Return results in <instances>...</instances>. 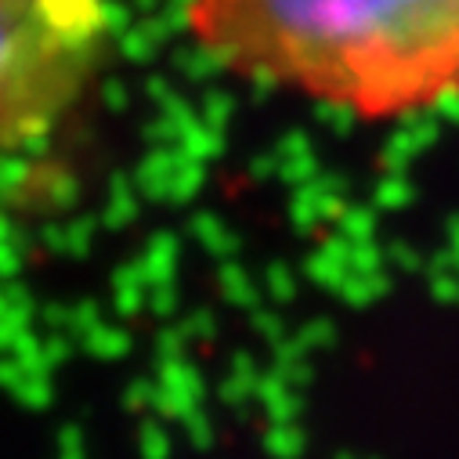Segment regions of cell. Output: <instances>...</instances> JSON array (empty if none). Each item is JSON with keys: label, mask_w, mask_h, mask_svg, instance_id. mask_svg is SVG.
Here are the masks:
<instances>
[{"label": "cell", "mask_w": 459, "mask_h": 459, "mask_svg": "<svg viewBox=\"0 0 459 459\" xmlns=\"http://www.w3.org/2000/svg\"><path fill=\"white\" fill-rule=\"evenodd\" d=\"M185 30L224 73L366 124L459 101V0H188Z\"/></svg>", "instance_id": "cell-1"}, {"label": "cell", "mask_w": 459, "mask_h": 459, "mask_svg": "<svg viewBox=\"0 0 459 459\" xmlns=\"http://www.w3.org/2000/svg\"><path fill=\"white\" fill-rule=\"evenodd\" d=\"M108 48L105 0H0V156L51 138Z\"/></svg>", "instance_id": "cell-2"}]
</instances>
